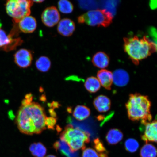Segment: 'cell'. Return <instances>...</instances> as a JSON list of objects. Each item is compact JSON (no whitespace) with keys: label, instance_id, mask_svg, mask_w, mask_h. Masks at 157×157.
<instances>
[{"label":"cell","instance_id":"1","mask_svg":"<svg viewBox=\"0 0 157 157\" xmlns=\"http://www.w3.org/2000/svg\"><path fill=\"white\" fill-rule=\"evenodd\" d=\"M46 117L44 108L39 103L32 102L21 106L17 114L16 123L21 133L29 135L40 134L46 129Z\"/></svg>","mask_w":157,"mask_h":157},{"label":"cell","instance_id":"2","mask_svg":"<svg viewBox=\"0 0 157 157\" xmlns=\"http://www.w3.org/2000/svg\"><path fill=\"white\" fill-rule=\"evenodd\" d=\"M124 49L133 63L138 65L139 61L156 52L157 45L148 37L134 36L124 38Z\"/></svg>","mask_w":157,"mask_h":157},{"label":"cell","instance_id":"3","mask_svg":"<svg viewBox=\"0 0 157 157\" xmlns=\"http://www.w3.org/2000/svg\"><path fill=\"white\" fill-rule=\"evenodd\" d=\"M125 106L128 118L131 121H140L144 125L152 120L150 113L151 103L148 96L138 93L131 94Z\"/></svg>","mask_w":157,"mask_h":157},{"label":"cell","instance_id":"4","mask_svg":"<svg viewBox=\"0 0 157 157\" xmlns=\"http://www.w3.org/2000/svg\"><path fill=\"white\" fill-rule=\"evenodd\" d=\"M60 139L65 142L72 152H76L86 148V143L90 142L89 133L78 128H74L72 125H68L65 128L60 135Z\"/></svg>","mask_w":157,"mask_h":157},{"label":"cell","instance_id":"5","mask_svg":"<svg viewBox=\"0 0 157 157\" xmlns=\"http://www.w3.org/2000/svg\"><path fill=\"white\" fill-rule=\"evenodd\" d=\"M112 14L106 9L90 11L78 18L79 23H85L91 26L107 27L112 22Z\"/></svg>","mask_w":157,"mask_h":157},{"label":"cell","instance_id":"6","mask_svg":"<svg viewBox=\"0 0 157 157\" xmlns=\"http://www.w3.org/2000/svg\"><path fill=\"white\" fill-rule=\"evenodd\" d=\"M33 2L27 0H10L6 5V11L10 17H12L15 23L31 13V7Z\"/></svg>","mask_w":157,"mask_h":157},{"label":"cell","instance_id":"7","mask_svg":"<svg viewBox=\"0 0 157 157\" xmlns=\"http://www.w3.org/2000/svg\"><path fill=\"white\" fill-rule=\"evenodd\" d=\"M60 18L59 13L56 7L51 6L45 9L41 15L42 22L46 26L52 27L59 22Z\"/></svg>","mask_w":157,"mask_h":157},{"label":"cell","instance_id":"8","mask_svg":"<svg viewBox=\"0 0 157 157\" xmlns=\"http://www.w3.org/2000/svg\"><path fill=\"white\" fill-rule=\"evenodd\" d=\"M14 61L21 68H27L30 66L33 60V55L30 50L22 48L17 51L14 55Z\"/></svg>","mask_w":157,"mask_h":157},{"label":"cell","instance_id":"9","mask_svg":"<svg viewBox=\"0 0 157 157\" xmlns=\"http://www.w3.org/2000/svg\"><path fill=\"white\" fill-rule=\"evenodd\" d=\"M145 131L144 134L142 136V140L146 142V144L148 142H157V121L156 120L152 122H148L144 124Z\"/></svg>","mask_w":157,"mask_h":157},{"label":"cell","instance_id":"10","mask_svg":"<svg viewBox=\"0 0 157 157\" xmlns=\"http://www.w3.org/2000/svg\"><path fill=\"white\" fill-rule=\"evenodd\" d=\"M75 29V25L73 21L68 18H64L59 21L57 30L59 34L64 36H71Z\"/></svg>","mask_w":157,"mask_h":157},{"label":"cell","instance_id":"11","mask_svg":"<svg viewBox=\"0 0 157 157\" xmlns=\"http://www.w3.org/2000/svg\"><path fill=\"white\" fill-rule=\"evenodd\" d=\"M17 23L20 30L25 33L34 32L37 27L36 19L29 15L21 19Z\"/></svg>","mask_w":157,"mask_h":157},{"label":"cell","instance_id":"12","mask_svg":"<svg viewBox=\"0 0 157 157\" xmlns=\"http://www.w3.org/2000/svg\"><path fill=\"white\" fill-rule=\"evenodd\" d=\"M97 77L103 87L107 90H111L113 83L112 72L107 70H101L98 72Z\"/></svg>","mask_w":157,"mask_h":157},{"label":"cell","instance_id":"13","mask_svg":"<svg viewBox=\"0 0 157 157\" xmlns=\"http://www.w3.org/2000/svg\"><path fill=\"white\" fill-rule=\"evenodd\" d=\"M129 80V74L123 69L115 71L113 74V82L115 85L118 87H123L127 85Z\"/></svg>","mask_w":157,"mask_h":157},{"label":"cell","instance_id":"14","mask_svg":"<svg viewBox=\"0 0 157 157\" xmlns=\"http://www.w3.org/2000/svg\"><path fill=\"white\" fill-rule=\"evenodd\" d=\"M53 147L56 151H59L66 157H79L78 153L72 152L67 143L61 139L55 142Z\"/></svg>","mask_w":157,"mask_h":157},{"label":"cell","instance_id":"15","mask_svg":"<svg viewBox=\"0 0 157 157\" xmlns=\"http://www.w3.org/2000/svg\"><path fill=\"white\" fill-rule=\"evenodd\" d=\"M94 105L99 112L105 113L110 109L111 102L110 100L106 96L100 95L94 100Z\"/></svg>","mask_w":157,"mask_h":157},{"label":"cell","instance_id":"16","mask_svg":"<svg viewBox=\"0 0 157 157\" xmlns=\"http://www.w3.org/2000/svg\"><path fill=\"white\" fill-rule=\"evenodd\" d=\"M109 57L105 53L100 52L94 55L92 62L96 67L104 69L109 66Z\"/></svg>","mask_w":157,"mask_h":157},{"label":"cell","instance_id":"17","mask_svg":"<svg viewBox=\"0 0 157 157\" xmlns=\"http://www.w3.org/2000/svg\"><path fill=\"white\" fill-rule=\"evenodd\" d=\"M123 137V133L120 130L117 129H112L108 132L106 139L109 144L115 145L122 140Z\"/></svg>","mask_w":157,"mask_h":157},{"label":"cell","instance_id":"18","mask_svg":"<svg viewBox=\"0 0 157 157\" xmlns=\"http://www.w3.org/2000/svg\"><path fill=\"white\" fill-rule=\"evenodd\" d=\"M90 113L91 112L89 108L84 105H78L74 109L73 116L76 119L82 121L89 117Z\"/></svg>","mask_w":157,"mask_h":157},{"label":"cell","instance_id":"19","mask_svg":"<svg viewBox=\"0 0 157 157\" xmlns=\"http://www.w3.org/2000/svg\"><path fill=\"white\" fill-rule=\"evenodd\" d=\"M29 150L35 157H44L47 153V149L42 143H34L29 147Z\"/></svg>","mask_w":157,"mask_h":157},{"label":"cell","instance_id":"20","mask_svg":"<svg viewBox=\"0 0 157 157\" xmlns=\"http://www.w3.org/2000/svg\"><path fill=\"white\" fill-rule=\"evenodd\" d=\"M84 86L90 93H95L101 88V84L98 78L91 76L86 80Z\"/></svg>","mask_w":157,"mask_h":157},{"label":"cell","instance_id":"21","mask_svg":"<svg viewBox=\"0 0 157 157\" xmlns=\"http://www.w3.org/2000/svg\"><path fill=\"white\" fill-rule=\"evenodd\" d=\"M35 66L39 71L43 72H48L51 68V60L48 57L40 56L36 61Z\"/></svg>","mask_w":157,"mask_h":157},{"label":"cell","instance_id":"22","mask_svg":"<svg viewBox=\"0 0 157 157\" xmlns=\"http://www.w3.org/2000/svg\"><path fill=\"white\" fill-rule=\"evenodd\" d=\"M140 154L141 157H156V149L154 145L147 143L141 148Z\"/></svg>","mask_w":157,"mask_h":157},{"label":"cell","instance_id":"23","mask_svg":"<svg viewBox=\"0 0 157 157\" xmlns=\"http://www.w3.org/2000/svg\"><path fill=\"white\" fill-rule=\"evenodd\" d=\"M58 7L61 12L65 14L71 13L74 10L73 5L67 0H61L59 1Z\"/></svg>","mask_w":157,"mask_h":157},{"label":"cell","instance_id":"24","mask_svg":"<svg viewBox=\"0 0 157 157\" xmlns=\"http://www.w3.org/2000/svg\"><path fill=\"white\" fill-rule=\"evenodd\" d=\"M94 148L99 155L100 157H109L107 151L99 139H96L94 140Z\"/></svg>","mask_w":157,"mask_h":157},{"label":"cell","instance_id":"25","mask_svg":"<svg viewBox=\"0 0 157 157\" xmlns=\"http://www.w3.org/2000/svg\"><path fill=\"white\" fill-rule=\"evenodd\" d=\"M125 147L126 150L131 153L136 152L139 147V144L137 141L134 139H128L125 141Z\"/></svg>","mask_w":157,"mask_h":157},{"label":"cell","instance_id":"26","mask_svg":"<svg viewBox=\"0 0 157 157\" xmlns=\"http://www.w3.org/2000/svg\"><path fill=\"white\" fill-rule=\"evenodd\" d=\"M13 38L7 35L5 31L0 29V48H3L10 44Z\"/></svg>","mask_w":157,"mask_h":157},{"label":"cell","instance_id":"27","mask_svg":"<svg viewBox=\"0 0 157 157\" xmlns=\"http://www.w3.org/2000/svg\"><path fill=\"white\" fill-rule=\"evenodd\" d=\"M23 43V40L21 38H13L10 44L4 48L3 50L7 52L14 50L17 46L22 44Z\"/></svg>","mask_w":157,"mask_h":157},{"label":"cell","instance_id":"28","mask_svg":"<svg viewBox=\"0 0 157 157\" xmlns=\"http://www.w3.org/2000/svg\"><path fill=\"white\" fill-rule=\"evenodd\" d=\"M83 150L82 157H100L97 152L93 148H85Z\"/></svg>","mask_w":157,"mask_h":157},{"label":"cell","instance_id":"29","mask_svg":"<svg viewBox=\"0 0 157 157\" xmlns=\"http://www.w3.org/2000/svg\"><path fill=\"white\" fill-rule=\"evenodd\" d=\"M56 121L57 119L56 118L52 117H46L45 120V125L48 129L54 130Z\"/></svg>","mask_w":157,"mask_h":157},{"label":"cell","instance_id":"30","mask_svg":"<svg viewBox=\"0 0 157 157\" xmlns=\"http://www.w3.org/2000/svg\"><path fill=\"white\" fill-rule=\"evenodd\" d=\"M149 33L151 36L153 38L156 40V31L154 27H152L149 30Z\"/></svg>","mask_w":157,"mask_h":157},{"label":"cell","instance_id":"31","mask_svg":"<svg viewBox=\"0 0 157 157\" xmlns=\"http://www.w3.org/2000/svg\"><path fill=\"white\" fill-rule=\"evenodd\" d=\"M150 6L152 9H156L157 7L156 1H151L150 3Z\"/></svg>","mask_w":157,"mask_h":157},{"label":"cell","instance_id":"32","mask_svg":"<svg viewBox=\"0 0 157 157\" xmlns=\"http://www.w3.org/2000/svg\"><path fill=\"white\" fill-rule=\"evenodd\" d=\"M33 2H35V3H42V2H44V1H39H39H33Z\"/></svg>","mask_w":157,"mask_h":157},{"label":"cell","instance_id":"33","mask_svg":"<svg viewBox=\"0 0 157 157\" xmlns=\"http://www.w3.org/2000/svg\"><path fill=\"white\" fill-rule=\"evenodd\" d=\"M45 157H56V156L54 155H50L47 156Z\"/></svg>","mask_w":157,"mask_h":157},{"label":"cell","instance_id":"34","mask_svg":"<svg viewBox=\"0 0 157 157\" xmlns=\"http://www.w3.org/2000/svg\"><path fill=\"white\" fill-rule=\"evenodd\" d=\"M1 25H0V29H1Z\"/></svg>","mask_w":157,"mask_h":157}]
</instances>
